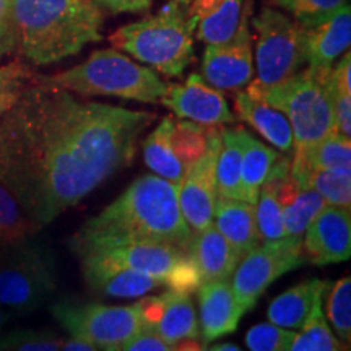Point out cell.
<instances>
[{
	"label": "cell",
	"instance_id": "obj_1",
	"mask_svg": "<svg viewBox=\"0 0 351 351\" xmlns=\"http://www.w3.org/2000/svg\"><path fill=\"white\" fill-rule=\"evenodd\" d=\"M156 114L86 103L43 77L0 119V182L39 228L127 168Z\"/></svg>",
	"mask_w": 351,
	"mask_h": 351
},
{
	"label": "cell",
	"instance_id": "obj_2",
	"mask_svg": "<svg viewBox=\"0 0 351 351\" xmlns=\"http://www.w3.org/2000/svg\"><path fill=\"white\" fill-rule=\"evenodd\" d=\"M192 236L194 232L179 207L178 186L160 176L145 174L99 215L83 223L70 239V249L77 251L101 243L148 241L176 245L189 252Z\"/></svg>",
	"mask_w": 351,
	"mask_h": 351
},
{
	"label": "cell",
	"instance_id": "obj_3",
	"mask_svg": "<svg viewBox=\"0 0 351 351\" xmlns=\"http://www.w3.org/2000/svg\"><path fill=\"white\" fill-rule=\"evenodd\" d=\"M19 46L29 60L47 65L101 41L104 15L95 0H12Z\"/></svg>",
	"mask_w": 351,
	"mask_h": 351
},
{
	"label": "cell",
	"instance_id": "obj_4",
	"mask_svg": "<svg viewBox=\"0 0 351 351\" xmlns=\"http://www.w3.org/2000/svg\"><path fill=\"white\" fill-rule=\"evenodd\" d=\"M187 5L189 0H169L156 15L117 28L109 41L163 75L179 77L194 60Z\"/></svg>",
	"mask_w": 351,
	"mask_h": 351
},
{
	"label": "cell",
	"instance_id": "obj_5",
	"mask_svg": "<svg viewBox=\"0 0 351 351\" xmlns=\"http://www.w3.org/2000/svg\"><path fill=\"white\" fill-rule=\"evenodd\" d=\"M330 69L306 67L283 83L258 88L247 85V93L285 114L293 130L295 150L301 152L335 130L330 90Z\"/></svg>",
	"mask_w": 351,
	"mask_h": 351
},
{
	"label": "cell",
	"instance_id": "obj_6",
	"mask_svg": "<svg viewBox=\"0 0 351 351\" xmlns=\"http://www.w3.org/2000/svg\"><path fill=\"white\" fill-rule=\"evenodd\" d=\"M43 78L80 96H114L140 103H160L168 86L155 70L114 49L95 51L77 67Z\"/></svg>",
	"mask_w": 351,
	"mask_h": 351
},
{
	"label": "cell",
	"instance_id": "obj_7",
	"mask_svg": "<svg viewBox=\"0 0 351 351\" xmlns=\"http://www.w3.org/2000/svg\"><path fill=\"white\" fill-rule=\"evenodd\" d=\"M57 289V258L33 236L0 247V304L25 315L41 307Z\"/></svg>",
	"mask_w": 351,
	"mask_h": 351
},
{
	"label": "cell",
	"instance_id": "obj_8",
	"mask_svg": "<svg viewBox=\"0 0 351 351\" xmlns=\"http://www.w3.org/2000/svg\"><path fill=\"white\" fill-rule=\"evenodd\" d=\"M51 314L75 339L91 341L101 350H121L132 337L145 330L140 304L108 306L60 298L51 306Z\"/></svg>",
	"mask_w": 351,
	"mask_h": 351
},
{
	"label": "cell",
	"instance_id": "obj_9",
	"mask_svg": "<svg viewBox=\"0 0 351 351\" xmlns=\"http://www.w3.org/2000/svg\"><path fill=\"white\" fill-rule=\"evenodd\" d=\"M256 32V80L249 85L270 88L296 75L307 65L298 21L275 8H263L252 19Z\"/></svg>",
	"mask_w": 351,
	"mask_h": 351
},
{
	"label": "cell",
	"instance_id": "obj_10",
	"mask_svg": "<svg viewBox=\"0 0 351 351\" xmlns=\"http://www.w3.org/2000/svg\"><path fill=\"white\" fill-rule=\"evenodd\" d=\"M302 238L285 236L278 241H265L241 258L231 275V288L243 314L257 304L265 289L288 271L304 263Z\"/></svg>",
	"mask_w": 351,
	"mask_h": 351
},
{
	"label": "cell",
	"instance_id": "obj_11",
	"mask_svg": "<svg viewBox=\"0 0 351 351\" xmlns=\"http://www.w3.org/2000/svg\"><path fill=\"white\" fill-rule=\"evenodd\" d=\"M247 5L241 15L234 34L226 41L208 44L202 60V78L221 91H239L252 82V33L249 26Z\"/></svg>",
	"mask_w": 351,
	"mask_h": 351
},
{
	"label": "cell",
	"instance_id": "obj_12",
	"mask_svg": "<svg viewBox=\"0 0 351 351\" xmlns=\"http://www.w3.org/2000/svg\"><path fill=\"white\" fill-rule=\"evenodd\" d=\"M221 148V132L218 125L208 130L207 150L187 169L178 187L179 207L192 232H200L213 225L215 202H217V178L215 166Z\"/></svg>",
	"mask_w": 351,
	"mask_h": 351
},
{
	"label": "cell",
	"instance_id": "obj_13",
	"mask_svg": "<svg viewBox=\"0 0 351 351\" xmlns=\"http://www.w3.org/2000/svg\"><path fill=\"white\" fill-rule=\"evenodd\" d=\"M77 257L95 256L109 261L119 267L132 269L140 274L155 276L163 285L171 271L191 252L165 243L148 241H127V243H101L86 245L73 251Z\"/></svg>",
	"mask_w": 351,
	"mask_h": 351
},
{
	"label": "cell",
	"instance_id": "obj_14",
	"mask_svg": "<svg viewBox=\"0 0 351 351\" xmlns=\"http://www.w3.org/2000/svg\"><path fill=\"white\" fill-rule=\"evenodd\" d=\"M160 103L181 119L202 125H226L236 122V116L231 112L221 91L210 86L199 73L189 75L184 83L166 86Z\"/></svg>",
	"mask_w": 351,
	"mask_h": 351
},
{
	"label": "cell",
	"instance_id": "obj_15",
	"mask_svg": "<svg viewBox=\"0 0 351 351\" xmlns=\"http://www.w3.org/2000/svg\"><path fill=\"white\" fill-rule=\"evenodd\" d=\"M302 241L304 261L314 265L345 262L351 256L350 208L326 205L307 226Z\"/></svg>",
	"mask_w": 351,
	"mask_h": 351
},
{
	"label": "cell",
	"instance_id": "obj_16",
	"mask_svg": "<svg viewBox=\"0 0 351 351\" xmlns=\"http://www.w3.org/2000/svg\"><path fill=\"white\" fill-rule=\"evenodd\" d=\"M143 326L171 345L199 339L195 307L186 293L169 289L160 296L145 298L138 302Z\"/></svg>",
	"mask_w": 351,
	"mask_h": 351
},
{
	"label": "cell",
	"instance_id": "obj_17",
	"mask_svg": "<svg viewBox=\"0 0 351 351\" xmlns=\"http://www.w3.org/2000/svg\"><path fill=\"white\" fill-rule=\"evenodd\" d=\"M83 280L96 295L106 298H138L161 287L155 276L140 274L95 256H82Z\"/></svg>",
	"mask_w": 351,
	"mask_h": 351
},
{
	"label": "cell",
	"instance_id": "obj_18",
	"mask_svg": "<svg viewBox=\"0 0 351 351\" xmlns=\"http://www.w3.org/2000/svg\"><path fill=\"white\" fill-rule=\"evenodd\" d=\"M307 57V67L330 69L350 49L351 12L345 5L330 19L314 25H300Z\"/></svg>",
	"mask_w": 351,
	"mask_h": 351
},
{
	"label": "cell",
	"instance_id": "obj_19",
	"mask_svg": "<svg viewBox=\"0 0 351 351\" xmlns=\"http://www.w3.org/2000/svg\"><path fill=\"white\" fill-rule=\"evenodd\" d=\"M199 296V330L204 341H213L238 328L243 311L236 302L231 283L228 280L202 283Z\"/></svg>",
	"mask_w": 351,
	"mask_h": 351
},
{
	"label": "cell",
	"instance_id": "obj_20",
	"mask_svg": "<svg viewBox=\"0 0 351 351\" xmlns=\"http://www.w3.org/2000/svg\"><path fill=\"white\" fill-rule=\"evenodd\" d=\"M244 0H189L187 15L194 38L208 44L230 39L243 15Z\"/></svg>",
	"mask_w": 351,
	"mask_h": 351
},
{
	"label": "cell",
	"instance_id": "obj_21",
	"mask_svg": "<svg viewBox=\"0 0 351 351\" xmlns=\"http://www.w3.org/2000/svg\"><path fill=\"white\" fill-rule=\"evenodd\" d=\"M328 288L330 283L326 280H304L276 296L267 309V317L270 324L282 328H301L309 320L314 307L322 302Z\"/></svg>",
	"mask_w": 351,
	"mask_h": 351
},
{
	"label": "cell",
	"instance_id": "obj_22",
	"mask_svg": "<svg viewBox=\"0 0 351 351\" xmlns=\"http://www.w3.org/2000/svg\"><path fill=\"white\" fill-rule=\"evenodd\" d=\"M234 109L241 119L254 127L267 142H270L280 152L293 153L295 150L291 125L278 109L252 98L247 91L243 90L234 93Z\"/></svg>",
	"mask_w": 351,
	"mask_h": 351
},
{
	"label": "cell",
	"instance_id": "obj_23",
	"mask_svg": "<svg viewBox=\"0 0 351 351\" xmlns=\"http://www.w3.org/2000/svg\"><path fill=\"white\" fill-rule=\"evenodd\" d=\"M189 252L199 267L204 283L230 280L243 258L213 225L194 232Z\"/></svg>",
	"mask_w": 351,
	"mask_h": 351
},
{
	"label": "cell",
	"instance_id": "obj_24",
	"mask_svg": "<svg viewBox=\"0 0 351 351\" xmlns=\"http://www.w3.org/2000/svg\"><path fill=\"white\" fill-rule=\"evenodd\" d=\"M213 218L215 228L219 234L238 251L241 257H244L261 243L256 225V210L252 205L241 200L217 197Z\"/></svg>",
	"mask_w": 351,
	"mask_h": 351
},
{
	"label": "cell",
	"instance_id": "obj_25",
	"mask_svg": "<svg viewBox=\"0 0 351 351\" xmlns=\"http://www.w3.org/2000/svg\"><path fill=\"white\" fill-rule=\"evenodd\" d=\"M173 117H163L156 129L143 140V161L156 176L173 182L179 187L182 182L187 168L182 165L176 155L173 143H171V135L174 129Z\"/></svg>",
	"mask_w": 351,
	"mask_h": 351
},
{
	"label": "cell",
	"instance_id": "obj_26",
	"mask_svg": "<svg viewBox=\"0 0 351 351\" xmlns=\"http://www.w3.org/2000/svg\"><path fill=\"white\" fill-rule=\"evenodd\" d=\"M351 142L339 132H332L326 138L301 152H293L291 174L302 171H326L333 168H350Z\"/></svg>",
	"mask_w": 351,
	"mask_h": 351
},
{
	"label": "cell",
	"instance_id": "obj_27",
	"mask_svg": "<svg viewBox=\"0 0 351 351\" xmlns=\"http://www.w3.org/2000/svg\"><path fill=\"white\" fill-rule=\"evenodd\" d=\"M221 132V148H219L215 178H217V194L223 199L239 200L241 163H243L245 129H219Z\"/></svg>",
	"mask_w": 351,
	"mask_h": 351
},
{
	"label": "cell",
	"instance_id": "obj_28",
	"mask_svg": "<svg viewBox=\"0 0 351 351\" xmlns=\"http://www.w3.org/2000/svg\"><path fill=\"white\" fill-rule=\"evenodd\" d=\"M280 155L275 150L258 142L251 134H245L243 163H241L239 200L256 207L261 187L267 174Z\"/></svg>",
	"mask_w": 351,
	"mask_h": 351
},
{
	"label": "cell",
	"instance_id": "obj_29",
	"mask_svg": "<svg viewBox=\"0 0 351 351\" xmlns=\"http://www.w3.org/2000/svg\"><path fill=\"white\" fill-rule=\"evenodd\" d=\"M301 189L317 191L328 205L351 208V166L326 171H302L291 174Z\"/></svg>",
	"mask_w": 351,
	"mask_h": 351
},
{
	"label": "cell",
	"instance_id": "obj_30",
	"mask_svg": "<svg viewBox=\"0 0 351 351\" xmlns=\"http://www.w3.org/2000/svg\"><path fill=\"white\" fill-rule=\"evenodd\" d=\"M39 230L41 228L26 217L12 192L0 182V247L34 236Z\"/></svg>",
	"mask_w": 351,
	"mask_h": 351
},
{
	"label": "cell",
	"instance_id": "obj_31",
	"mask_svg": "<svg viewBox=\"0 0 351 351\" xmlns=\"http://www.w3.org/2000/svg\"><path fill=\"white\" fill-rule=\"evenodd\" d=\"M326 205L327 202L317 191L311 187L300 189L298 194L283 207V223L287 236L302 238L307 226Z\"/></svg>",
	"mask_w": 351,
	"mask_h": 351
},
{
	"label": "cell",
	"instance_id": "obj_32",
	"mask_svg": "<svg viewBox=\"0 0 351 351\" xmlns=\"http://www.w3.org/2000/svg\"><path fill=\"white\" fill-rule=\"evenodd\" d=\"M301 328L302 330L296 333L288 351H346L328 327L322 313V302L314 307L309 320Z\"/></svg>",
	"mask_w": 351,
	"mask_h": 351
},
{
	"label": "cell",
	"instance_id": "obj_33",
	"mask_svg": "<svg viewBox=\"0 0 351 351\" xmlns=\"http://www.w3.org/2000/svg\"><path fill=\"white\" fill-rule=\"evenodd\" d=\"M210 127L212 125H202L192 121L174 122L171 143L176 155L187 169L207 150Z\"/></svg>",
	"mask_w": 351,
	"mask_h": 351
},
{
	"label": "cell",
	"instance_id": "obj_34",
	"mask_svg": "<svg viewBox=\"0 0 351 351\" xmlns=\"http://www.w3.org/2000/svg\"><path fill=\"white\" fill-rule=\"evenodd\" d=\"M327 317L339 341L350 351L351 343V278L345 276L332 287L327 302Z\"/></svg>",
	"mask_w": 351,
	"mask_h": 351
},
{
	"label": "cell",
	"instance_id": "obj_35",
	"mask_svg": "<svg viewBox=\"0 0 351 351\" xmlns=\"http://www.w3.org/2000/svg\"><path fill=\"white\" fill-rule=\"evenodd\" d=\"M254 210H256L258 239L265 243V241H278L287 236L283 223V207L274 191L261 187Z\"/></svg>",
	"mask_w": 351,
	"mask_h": 351
},
{
	"label": "cell",
	"instance_id": "obj_36",
	"mask_svg": "<svg viewBox=\"0 0 351 351\" xmlns=\"http://www.w3.org/2000/svg\"><path fill=\"white\" fill-rule=\"evenodd\" d=\"M271 3L291 13L300 25H314L350 5V0H271Z\"/></svg>",
	"mask_w": 351,
	"mask_h": 351
},
{
	"label": "cell",
	"instance_id": "obj_37",
	"mask_svg": "<svg viewBox=\"0 0 351 351\" xmlns=\"http://www.w3.org/2000/svg\"><path fill=\"white\" fill-rule=\"evenodd\" d=\"M62 341L51 330H13L0 335V351H60Z\"/></svg>",
	"mask_w": 351,
	"mask_h": 351
},
{
	"label": "cell",
	"instance_id": "obj_38",
	"mask_svg": "<svg viewBox=\"0 0 351 351\" xmlns=\"http://www.w3.org/2000/svg\"><path fill=\"white\" fill-rule=\"evenodd\" d=\"M34 80L33 73L20 62L0 67V119L15 106L23 91Z\"/></svg>",
	"mask_w": 351,
	"mask_h": 351
},
{
	"label": "cell",
	"instance_id": "obj_39",
	"mask_svg": "<svg viewBox=\"0 0 351 351\" xmlns=\"http://www.w3.org/2000/svg\"><path fill=\"white\" fill-rule=\"evenodd\" d=\"M296 333L274 324H257L245 333V345L251 351H288Z\"/></svg>",
	"mask_w": 351,
	"mask_h": 351
},
{
	"label": "cell",
	"instance_id": "obj_40",
	"mask_svg": "<svg viewBox=\"0 0 351 351\" xmlns=\"http://www.w3.org/2000/svg\"><path fill=\"white\" fill-rule=\"evenodd\" d=\"M202 283H204V280H202L199 267H197L194 257L189 254L174 267L165 285L173 291L189 295V293L197 291Z\"/></svg>",
	"mask_w": 351,
	"mask_h": 351
},
{
	"label": "cell",
	"instance_id": "obj_41",
	"mask_svg": "<svg viewBox=\"0 0 351 351\" xmlns=\"http://www.w3.org/2000/svg\"><path fill=\"white\" fill-rule=\"evenodd\" d=\"M19 46L12 0H0V57L10 54Z\"/></svg>",
	"mask_w": 351,
	"mask_h": 351
},
{
	"label": "cell",
	"instance_id": "obj_42",
	"mask_svg": "<svg viewBox=\"0 0 351 351\" xmlns=\"http://www.w3.org/2000/svg\"><path fill=\"white\" fill-rule=\"evenodd\" d=\"M332 73V72H330ZM332 101H333V116H335V130L345 135L346 138L351 137V95H345L337 91L332 86Z\"/></svg>",
	"mask_w": 351,
	"mask_h": 351
},
{
	"label": "cell",
	"instance_id": "obj_43",
	"mask_svg": "<svg viewBox=\"0 0 351 351\" xmlns=\"http://www.w3.org/2000/svg\"><path fill=\"white\" fill-rule=\"evenodd\" d=\"M176 345L165 341L152 330H142L127 341L119 351H174Z\"/></svg>",
	"mask_w": 351,
	"mask_h": 351
},
{
	"label": "cell",
	"instance_id": "obj_44",
	"mask_svg": "<svg viewBox=\"0 0 351 351\" xmlns=\"http://www.w3.org/2000/svg\"><path fill=\"white\" fill-rule=\"evenodd\" d=\"M99 7L112 13L145 12L152 7L153 0H95Z\"/></svg>",
	"mask_w": 351,
	"mask_h": 351
},
{
	"label": "cell",
	"instance_id": "obj_45",
	"mask_svg": "<svg viewBox=\"0 0 351 351\" xmlns=\"http://www.w3.org/2000/svg\"><path fill=\"white\" fill-rule=\"evenodd\" d=\"M99 350H101L99 346L91 343V341L75 339V337H72V339L69 340H64L62 346H60V351H99Z\"/></svg>",
	"mask_w": 351,
	"mask_h": 351
},
{
	"label": "cell",
	"instance_id": "obj_46",
	"mask_svg": "<svg viewBox=\"0 0 351 351\" xmlns=\"http://www.w3.org/2000/svg\"><path fill=\"white\" fill-rule=\"evenodd\" d=\"M8 320H10V313H8L5 307L0 304V335L3 333V328H5Z\"/></svg>",
	"mask_w": 351,
	"mask_h": 351
},
{
	"label": "cell",
	"instance_id": "obj_47",
	"mask_svg": "<svg viewBox=\"0 0 351 351\" xmlns=\"http://www.w3.org/2000/svg\"><path fill=\"white\" fill-rule=\"evenodd\" d=\"M213 351H241L238 346L232 345V343H221L218 346H215V348H212Z\"/></svg>",
	"mask_w": 351,
	"mask_h": 351
},
{
	"label": "cell",
	"instance_id": "obj_48",
	"mask_svg": "<svg viewBox=\"0 0 351 351\" xmlns=\"http://www.w3.org/2000/svg\"><path fill=\"white\" fill-rule=\"evenodd\" d=\"M106 351H119V350H106Z\"/></svg>",
	"mask_w": 351,
	"mask_h": 351
},
{
	"label": "cell",
	"instance_id": "obj_49",
	"mask_svg": "<svg viewBox=\"0 0 351 351\" xmlns=\"http://www.w3.org/2000/svg\"><path fill=\"white\" fill-rule=\"evenodd\" d=\"M204 351H213V350H204Z\"/></svg>",
	"mask_w": 351,
	"mask_h": 351
}]
</instances>
